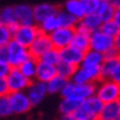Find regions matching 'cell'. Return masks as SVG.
Segmentation results:
<instances>
[{
    "label": "cell",
    "mask_w": 120,
    "mask_h": 120,
    "mask_svg": "<svg viewBox=\"0 0 120 120\" xmlns=\"http://www.w3.org/2000/svg\"><path fill=\"white\" fill-rule=\"evenodd\" d=\"M41 32L38 30L37 25H26V26H17L16 31L12 33V41L17 42L19 44L28 48L32 42L36 39V37Z\"/></svg>",
    "instance_id": "obj_5"
},
{
    "label": "cell",
    "mask_w": 120,
    "mask_h": 120,
    "mask_svg": "<svg viewBox=\"0 0 120 120\" xmlns=\"http://www.w3.org/2000/svg\"><path fill=\"white\" fill-rule=\"evenodd\" d=\"M70 45L75 47L76 49H79V50L83 53L87 52L90 49V33L81 28H76L75 27V32H74Z\"/></svg>",
    "instance_id": "obj_18"
},
{
    "label": "cell",
    "mask_w": 120,
    "mask_h": 120,
    "mask_svg": "<svg viewBox=\"0 0 120 120\" xmlns=\"http://www.w3.org/2000/svg\"><path fill=\"white\" fill-rule=\"evenodd\" d=\"M8 99L10 103V108H11L12 114H23L30 112L32 108L31 103L27 98L26 92H10L8 94Z\"/></svg>",
    "instance_id": "obj_9"
},
{
    "label": "cell",
    "mask_w": 120,
    "mask_h": 120,
    "mask_svg": "<svg viewBox=\"0 0 120 120\" xmlns=\"http://www.w3.org/2000/svg\"><path fill=\"white\" fill-rule=\"evenodd\" d=\"M6 83L9 87L10 92H21V91H26V88L28 87L31 81L28 79H26L25 76L19 71L17 68H11L10 72L8 76L5 77Z\"/></svg>",
    "instance_id": "obj_10"
},
{
    "label": "cell",
    "mask_w": 120,
    "mask_h": 120,
    "mask_svg": "<svg viewBox=\"0 0 120 120\" xmlns=\"http://www.w3.org/2000/svg\"><path fill=\"white\" fill-rule=\"evenodd\" d=\"M15 21L20 26L26 25H36L33 20V10L28 4H19L14 6Z\"/></svg>",
    "instance_id": "obj_13"
},
{
    "label": "cell",
    "mask_w": 120,
    "mask_h": 120,
    "mask_svg": "<svg viewBox=\"0 0 120 120\" xmlns=\"http://www.w3.org/2000/svg\"><path fill=\"white\" fill-rule=\"evenodd\" d=\"M115 120H120V119H115Z\"/></svg>",
    "instance_id": "obj_42"
},
{
    "label": "cell",
    "mask_w": 120,
    "mask_h": 120,
    "mask_svg": "<svg viewBox=\"0 0 120 120\" xmlns=\"http://www.w3.org/2000/svg\"><path fill=\"white\" fill-rule=\"evenodd\" d=\"M94 96L103 104L120 101V83L112 80H101L96 83Z\"/></svg>",
    "instance_id": "obj_2"
},
{
    "label": "cell",
    "mask_w": 120,
    "mask_h": 120,
    "mask_svg": "<svg viewBox=\"0 0 120 120\" xmlns=\"http://www.w3.org/2000/svg\"><path fill=\"white\" fill-rule=\"evenodd\" d=\"M68 80H65L60 76L55 75L53 79H50L45 83L47 87V92L48 93H52V94H56V93H61V91L64 90L65 85H66Z\"/></svg>",
    "instance_id": "obj_25"
},
{
    "label": "cell",
    "mask_w": 120,
    "mask_h": 120,
    "mask_svg": "<svg viewBox=\"0 0 120 120\" xmlns=\"http://www.w3.org/2000/svg\"><path fill=\"white\" fill-rule=\"evenodd\" d=\"M64 11L68 12L69 15H71L72 17H75L77 21L81 20L86 15L81 0H68V1L64 4Z\"/></svg>",
    "instance_id": "obj_21"
},
{
    "label": "cell",
    "mask_w": 120,
    "mask_h": 120,
    "mask_svg": "<svg viewBox=\"0 0 120 120\" xmlns=\"http://www.w3.org/2000/svg\"><path fill=\"white\" fill-rule=\"evenodd\" d=\"M94 91H96V85H92V83L80 85L69 80L60 94H61L63 98L81 103L87 98L94 96Z\"/></svg>",
    "instance_id": "obj_1"
},
{
    "label": "cell",
    "mask_w": 120,
    "mask_h": 120,
    "mask_svg": "<svg viewBox=\"0 0 120 120\" xmlns=\"http://www.w3.org/2000/svg\"><path fill=\"white\" fill-rule=\"evenodd\" d=\"M12 39V36L6 26L0 25V47L8 45V43Z\"/></svg>",
    "instance_id": "obj_34"
},
{
    "label": "cell",
    "mask_w": 120,
    "mask_h": 120,
    "mask_svg": "<svg viewBox=\"0 0 120 120\" xmlns=\"http://www.w3.org/2000/svg\"><path fill=\"white\" fill-rule=\"evenodd\" d=\"M41 61H44L47 64H50V65H56L60 63V55H59V50L55 48H50L49 50H47L43 55L41 56Z\"/></svg>",
    "instance_id": "obj_32"
},
{
    "label": "cell",
    "mask_w": 120,
    "mask_h": 120,
    "mask_svg": "<svg viewBox=\"0 0 120 120\" xmlns=\"http://www.w3.org/2000/svg\"><path fill=\"white\" fill-rule=\"evenodd\" d=\"M55 75H56V70H55L54 65L47 64L44 61H41V60L37 61V70H36L34 80L39 81V82H43V83H47Z\"/></svg>",
    "instance_id": "obj_16"
},
{
    "label": "cell",
    "mask_w": 120,
    "mask_h": 120,
    "mask_svg": "<svg viewBox=\"0 0 120 120\" xmlns=\"http://www.w3.org/2000/svg\"><path fill=\"white\" fill-rule=\"evenodd\" d=\"M56 19L59 21V26L60 27H68V28H75L77 20L72 17L71 15H69L68 12H65L64 10H59L58 14L55 15Z\"/></svg>",
    "instance_id": "obj_28"
},
{
    "label": "cell",
    "mask_w": 120,
    "mask_h": 120,
    "mask_svg": "<svg viewBox=\"0 0 120 120\" xmlns=\"http://www.w3.org/2000/svg\"><path fill=\"white\" fill-rule=\"evenodd\" d=\"M12 23H16L15 15H14V6H6L0 10V25L10 26Z\"/></svg>",
    "instance_id": "obj_31"
},
{
    "label": "cell",
    "mask_w": 120,
    "mask_h": 120,
    "mask_svg": "<svg viewBox=\"0 0 120 120\" xmlns=\"http://www.w3.org/2000/svg\"><path fill=\"white\" fill-rule=\"evenodd\" d=\"M99 31H102L107 36L114 38L120 34V25H116L113 20H110V21H107V22H102Z\"/></svg>",
    "instance_id": "obj_30"
},
{
    "label": "cell",
    "mask_w": 120,
    "mask_h": 120,
    "mask_svg": "<svg viewBox=\"0 0 120 120\" xmlns=\"http://www.w3.org/2000/svg\"><path fill=\"white\" fill-rule=\"evenodd\" d=\"M50 48L53 47H52L50 39H49V36L44 33H39L36 37V39L32 42V44L28 47V52H30L31 58L39 60L41 56Z\"/></svg>",
    "instance_id": "obj_12"
},
{
    "label": "cell",
    "mask_w": 120,
    "mask_h": 120,
    "mask_svg": "<svg viewBox=\"0 0 120 120\" xmlns=\"http://www.w3.org/2000/svg\"><path fill=\"white\" fill-rule=\"evenodd\" d=\"M85 9V14H96L102 0H81Z\"/></svg>",
    "instance_id": "obj_33"
},
{
    "label": "cell",
    "mask_w": 120,
    "mask_h": 120,
    "mask_svg": "<svg viewBox=\"0 0 120 120\" xmlns=\"http://www.w3.org/2000/svg\"><path fill=\"white\" fill-rule=\"evenodd\" d=\"M38 26V30H39L41 33H44V34H50L52 32H54L55 30L59 28V21L56 19V16H52V17H48L45 19L44 21L42 22Z\"/></svg>",
    "instance_id": "obj_26"
},
{
    "label": "cell",
    "mask_w": 120,
    "mask_h": 120,
    "mask_svg": "<svg viewBox=\"0 0 120 120\" xmlns=\"http://www.w3.org/2000/svg\"><path fill=\"white\" fill-rule=\"evenodd\" d=\"M11 108H10V103L6 97H1L0 98V116H9L11 115Z\"/></svg>",
    "instance_id": "obj_35"
},
{
    "label": "cell",
    "mask_w": 120,
    "mask_h": 120,
    "mask_svg": "<svg viewBox=\"0 0 120 120\" xmlns=\"http://www.w3.org/2000/svg\"><path fill=\"white\" fill-rule=\"evenodd\" d=\"M120 66V58L115 59H104L99 66L101 71V80H109L114 70Z\"/></svg>",
    "instance_id": "obj_22"
},
{
    "label": "cell",
    "mask_w": 120,
    "mask_h": 120,
    "mask_svg": "<svg viewBox=\"0 0 120 120\" xmlns=\"http://www.w3.org/2000/svg\"><path fill=\"white\" fill-rule=\"evenodd\" d=\"M0 61L8 63V49H6V45L0 47Z\"/></svg>",
    "instance_id": "obj_39"
},
{
    "label": "cell",
    "mask_w": 120,
    "mask_h": 120,
    "mask_svg": "<svg viewBox=\"0 0 120 120\" xmlns=\"http://www.w3.org/2000/svg\"><path fill=\"white\" fill-rule=\"evenodd\" d=\"M11 70V66L9 65V63H3L0 61V79H5L8 76V74Z\"/></svg>",
    "instance_id": "obj_37"
},
{
    "label": "cell",
    "mask_w": 120,
    "mask_h": 120,
    "mask_svg": "<svg viewBox=\"0 0 120 120\" xmlns=\"http://www.w3.org/2000/svg\"><path fill=\"white\" fill-rule=\"evenodd\" d=\"M103 54L94 52L92 49H88L87 52L83 53V56L82 60H81V64L80 66H83V68H99L101 64L103 63Z\"/></svg>",
    "instance_id": "obj_20"
},
{
    "label": "cell",
    "mask_w": 120,
    "mask_h": 120,
    "mask_svg": "<svg viewBox=\"0 0 120 120\" xmlns=\"http://www.w3.org/2000/svg\"><path fill=\"white\" fill-rule=\"evenodd\" d=\"M37 61L38 60H36L33 58H30L26 61H23L17 69L26 79H28L30 81H33L34 76H36V70H37Z\"/></svg>",
    "instance_id": "obj_23"
},
{
    "label": "cell",
    "mask_w": 120,
    "mask_h": 120,
    "mask_svg": "<svg viewBox=\"0 0 120 120\" xmlns=\"http://www.w3.org/2000/svg\"><path fill=\"white\" fill-rule=\"evenodd\" d=\"M103 103L96 96H92L80 103L79 108L72 114L74 116L83 120H98Z\"/></svg>",
    "instance_id": "obj_3"
},
{
    "label": "cell",
    "mask_w": 120,
    "mask_h": 120,
    "mask_svg": "<svg viewBox=\"0 0 120 120\" xmlns=\"http://www.w3.org/2000/svg\"><path fill=\"white\" fill-rule=\"evenodd\" d=\"M80 103L75 102L71 99H66V98H63L61 102L59 103V112L60 115H72L76 112V109L79 108Z\"/></svg>",
    "instance_id": "obj_27"
},
{
    "label": "cell",
    "mask_w": 120,
    "mask_h": 120,
    "mask_svg": "<svg viewBox=\"0 0 120 120\" xmlns=\"http://www.w3.org/2000/svg\"><path fill=\"white\" fill-rule=\"evenodd\" d=\"M102 25V21L96 14H86L81 20L77 21L76 23V28H81L88 33H92L94 31H98Z\"/></svg>",
    "instance_id": "obj_17"
},
{
    "label": "cell",
    "mask_w": 120,
    "mask_h": 120,
    "mask_svg": "<svg viewBox=\"0 0 120 120\" xmlns=\"http://www.w3.org/2000/svg\"><path fill=\"white\" fill-rule=\"evenodd\" d=\"M115 119H120V101L104 103L98 120H115Z\"/></svg>",
    "instance_id": "obj_19"
},
{
    "label": "cell",
    "mask_w": 120,
    "mask_h": 120,
    "mask_svg": "<svg viewBox=\"0 0 120 120\" xmlns=\"http://www.w3.org/2000/svg\"><path fill=\"white\" fill-rule=\"evenodd\" d=\"M115 8H113L110 4L108 3V0H102V3L99 5V8L97 9L96 15L99 17L102 22H107V21L113 20L114 12H115Z\"/></svg>",
    "instance_id": "obj_24"
},
{
    "label": "cell",
    "mask_w": 120,
    "mask_h": 120,
    "mask_svg": "<svg viewBox=\"0 0 120 120\" xmlns=\"http://www.w3.org/2000/svg\"><path fill=\"white\" fill-rule=\"evenodd\" d=\"M75 28H68V27H59L58 30H55L54 32H52L49 36V39H50L52 47L60 50L65 47L70 45L74 36Z\"/></svg>",
    "instance_id": "obj_8"
},
{
    "label": "cell",
    "mask_w": 120,
    "mask_h": 120,
    "mask_svg": "<svg viewBox=\"0 0 120 120\" xmlns=\"http://www.w3.org/2000/svg\"><path fill=\"white\" fill-rule=\"evenodd\" d=\"M108 3L115 9H120V0H108Z\"/></svg>",
    "instance_id": "obj_41"
},
{
    "label": "cell",
    "mask_w": 120,
    "mask_h": 120,
    "mask_svg": "<svg viewBox=\"0 0 120 120\" xmlns=\"http://www.w3.org/2000/svg\"><path fill=\"white\" fill-rule=\"evenodd\" d=\"M10 93L9 87L6 83V80L5 79H0V98L1 97H6Z\"/></svg>",
    "instance_id": "obj_38"
},
{
    "label": "cell",
    "mask_w": 120,
    "mask_h": 120,
    "mask_svg": "<svg viewBox=\"0 0 120 120\" xmlns=\"http://www.w3.org/2000/svg\"><path fill=\"white\" fill-rule=\"evenodd\" d=\"M32 10H33L34 23L39 25L45 19L55 16L59 11V8L55 6V5H53V4H49V3H42V4L36 5L34 8H32Z\"/></svg>",
    "instance_id": "obj_14"
},
{
    "label": "cell",
    "mask_w": 120,
    "mask_h": 120,
    "mask_svg": "<svg viewBox=\"0 0 120 120\" xmlns=\"http://www.w3.org/2000/svg\"><path fill=\"white\" fill-rule=\"evenodd\" d=\"M113 21H114L116 25H120V9H116V10H115L114 16H113Z\"/></svg>",
    "instance_id": "obj_40"
},
{
    "label": "cell",
    "mask_w": 120,
    "mask_h": 120,
    "mask_svg": "<svg viewBox=\"0 0 120 120\" xmlns=\"http://www.w3.org/2000/svg\"><path fill=\"white\" fill-rule=\"evenodd\" d=\"M6 49H8V63L11 68H19L23 61L31 58L28 48L19 44L17 42L12 39L8 43Z\"/></svg>",
    "instance_id": "obj_4"
},
{
    "label": "cell",
    "mask_w": 120,
    "mask_h": 120,
    "mask_svg": "<svg viewBox=\"0 0 120 120\" xmlns=\"http://www.w3.org/2000/svg\"><path fill=\"white\" fill-rule=\"evenodd\" d=\"M25 92H26L27 98H28V101H30L32 107L38 105L45 98V96L48 94L45 83L39 82V81H37V80L31 81Z\"/></svg>",
    "instance_id": "obj_11"
},
{
    "label": "cell",
    "mask_w": 120,
    "mask_h": 120,
    "mask_svg": "<svg viewBox=\"0 0 120 120\" xmlns=\"http://www.w3.org/2000/svg\"><path fill=\"white\" fill-rule=\"evenodd\" d=\"M103 58L104 59H115V58H120V52L118 48H112L109 49L108 52H105L104 54H103Z\"/></svg>",
    "instance_id": "obj_36"
},
{
    "label": "cell",
    "mask_w": 120,
    "mask_h": 120,
    "mask_svg": "<svg viewBox=\"0 0 120 120\" xmlns=\"http://www.w3.org/2000/svg\"><path fill=\"white\" fill-rule=\"evenodd\" d=\"M70 81L80 85L92 83L96 85L98 81H101V71L99 68H83L77 66Z\"/></svg>",
    "instance_id": "obj_6"
},
{
    "label": "cell",
    "mask_w": 120,
    "mask_h": 120,
    "mask_svg": "<svg viewBox=\"0 0 120 120\" xmlns=\"http://www.w3.org/2000/svg\"><path fill=\"white\" fill-rule=\"evenodd\" d=\"M114 48V38L109 37L102 31H94L90 33V49L104 54L109 49Z\"/></svg>",
    "instance_id": "obj_7"
},
{
    "label": "cell",
    "mask_w": 120,
    "mask_h": 120,
    "mask_svg": "<svg viewBox=\"0 0 120 120\" xmlns=\"http://www.w3.org/2000/svg\"><path fill=\"white\" fill-rule=\"evenodd\" d=\"M59 55H60V61L77 68L81 64V60H82V56H83V52L76 49L72 45H68L63 49H60Z\"/></svg>",
    "instance_id": "obj_15"
},
{
    "label": "cell",
    "mask_w": 120,
    "mask_h": 120,
    "mask_svg": "<svg viewBox=\"0 0 120 120\" xmlns=\"http://www.w3.org/2000/svg\"><path fill=\"white\" fill-rule=\"evenodd\" d=\"M55 70H56V75L60 76V77H63L65 80H71L72 77V75L75 72V70L76 68L72 66V65H69L66 63H63V61H60L56 66H55Z\"/></svg>",
    "instance_id": "obj_29"
}]
</instances>
